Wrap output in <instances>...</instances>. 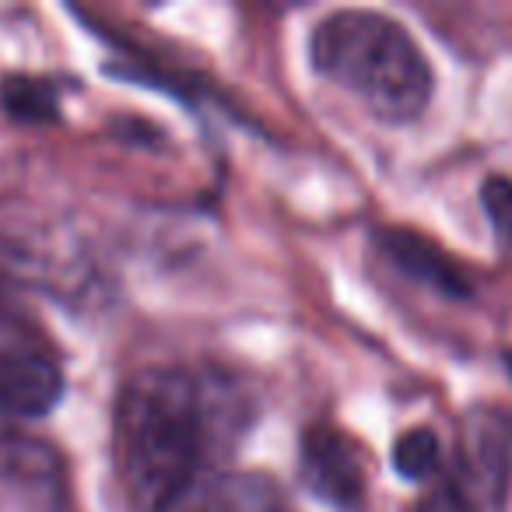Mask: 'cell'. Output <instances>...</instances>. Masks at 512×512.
<instances>
[{
  "label": "cell",
  "instance_id": "obj_6",
  "mask_svg": "<svg viewBox=\"0 0 512 512\" xmlns=\"http://www.w3.org/2000/svg\"><path fill=\"white\" fill-rule=\"evenodd\" d=\"M376 246L400 274H407V278L418 281V285L432 288V292L446 295V299H463V295H470L467 274H463L435 242H428L425 235L407 232V228H379Z\"/></svg>",
  "mask_w": 512,
  "mask_h": 512
},
{
  "label": "cell",
  "instance_id": "obj_9",
  "mask_svg": "<svg viewBox=\"0 0 512 512\" xmlns=\"http://www.w3.org/2000/svg\"><path fill=\"white\" fill-rule=\"evenodd\" d=\"M446 467V453L432 428H411L393 446V470L407 481H435Z\"/></svg>",
  "mask_w": 512,
  "mask_h": 512
},
{
  "label": "cell",
  "instance_id": "obj_2",
  "mask_svg": "<svg viewBox=\"0 0 512 512\" xmlns=\"http://www.w3.org/2000/svg\"><path fill=\"white\" fill-rule=\"evenodd\" d=\"M309 60L379 123L404 127L432 102V67L404 25L376 11H334L316 22Z\"/></svg>",
  "mask_w": 512,
  "mask_h": 512
},
{
  "label": "cell",
  "instance_id": "obj_11",
  "mask_svg": "<svg viewBox=\"0 0 512 512\" xmlns=\"http://www.w3.org/2000/svg\"><path fill=\"white\" fill-rule=\"evenodd\" d=\"M11 320V302L8 295H4V288H0V323H8Z\"/></svg>",
  "mask_w": 512,
  "mask_h": 512
},
{
  "label": "cell",
  "instance_id": "obj_7",
  "mask_svg": "<svg viewBox=\"0 0 512 512\" xmlns=\"http://www.w3.org/2000/svg\"><path fill=\"white\" fill-rule=\"evenodd\" d=\"M0 477L18 488L43 491L53 495L60 491V456L53 446L29 435H0Z\"/></svg>",
  "mask_w": 512,
  "mask_h": 512
},
{
  "label": "cell",
  "instance_id": "obj_4",
  "mask_svg": "<svg viewBox=\"0 0 512 512\" xmlns=\"http://www.w3.org/2000/svg\"><path fill=\"white\" fill-rule=\"evenodd\" d=\"M64 369L36 341H0V418H46L64 397Z\"/></svg>",
  "mask_w": 512,
  "mask_h": 512
},
{
  "label": "cell",
  "instance_id": "obj_1",
  "mask_svg": "<svg viewBox=\"0 0 512 512\" xmlns=\"http://www.w3.org/2000/svg\"><path fill=\"white\" fill-rule=\"evenodd\" d=\"M253 404L221 369L148 365L123 383L113 414L116 470L137 512H256L267 484L228 474Z\"/></svg>",
  "mask_w": 512,
  "mask_h": 512
},
{
  "label": "cell",
  "instance_id": "obj_8",
  "mask_svg": "<svg viewBox=\"0 0 512 512\" xmlns=\"http://www.w3.org/2000/svg\"><path fill=\"white\" fill-rule=\"evenodd\" d=\"M0 102H4L8 116L22 123H50L60 116V88L50 78L11 74L0 85Z\"/></svg>",
  "mask_w": 512,
  "mask_h": 512
},
{
  "label": "cell",
  "instance_id": "obj_10",
  "mask_svg": "<svg viewBox=\"0 0 512 512\" xmlns=\"http://www.w3.org/2000/svg\"><path fill=\"white\" fill-rule=\"evenodd\" d=\"M481 207L505 246H512V179L491 176L481 186Z\"/></svg>",
  "mask_w": 512,
  "mask_h": 512
},
{
  "label": "cell",
  "instance_id": "obj_5",
  "mask_svg": "<svg viewBox=\"0 0 512 512\" xmlns=\"http://www.w3.org/2000/svg\"><path fill=\"white\" fill-rule=\"evenodd\" d=\"M302 484L341 512L365 505V463L358 446L330 425H313L302 435Z\"/></svg>",
  "mask_w": 512,
  "mask_h": 512
},
{
  "label": "cell",
  "instance_id": "obj_3",
  "mask_svg": "<svg viewBox=\"0 0 512 512\" xmlns=\"http://www.w3.org/2000/svg\"><path fill=\"white\" fill-rule=\"evenodd\" d=\"M509 484V435L502 421H474L432 481L421 512H498Z\"/></svg>",
  "mask_w": 512,
  "mask_h": 512
}]
</instances>
